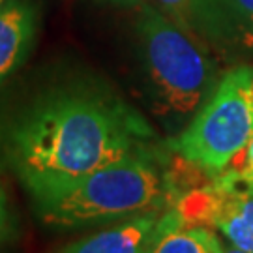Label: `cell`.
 <instances>
[{"label":"cell","instance_id":"obj_1","mask_svg":"<svg viewBox=\"0 0 253 253\" xmlns=\"http://www.w3.org/2000/svg\"><path fill=\"white\" fill-rule=\"evenodd\" d=\"M154 131L115 92L68 84L43 92L6 127L4 150L23 184L73 178L154 150Z\"/></svg>","mask_w":253,"mask_h":253},{"label":"cell","instance_id":"obj_2","mask_svg":"<svg viewBox=\"0 0 253 253\" xmlns=\"http://www.w3.org/2000/svg\"><path fill=\"white\" fill-rule=\"evenodd\" d=\"M171 174L156 150L133 154L96 171L25 184L47 225L84 227L163 210L172 199Z\"/></svg>","mask_w":253,"mask_h":253},{"label":"cell","instance_id":"obj_3","mask_svg":"<svg viewBox=\"0 0 253 253\" xmlns=\"http://www.w3.org/2000/svg\"><path fill=\"white\" fill-rule=\"evenodd\" d=\"M195 34L163 9L145 4L137 19V47L154 111L174 124L193 118L219 81L216 60Z\"/></svg>","mask_w":253,"mask_h":253},{"label":"cell","instance_id":"obj_4","mask_svg":"<svg viewBox=\"0 0 253 253\" xmlns=\"http://www.w3.org/2000/svg\"><path fill=\"white\" fill-rule=\"evenodd\" d=\"M253 137V66L219 77L208 100L171 143L186 163L210 176L225 172Z\"/></svg>","mask_w":253,"mask_h":253},{"label":"cell","instance_id":"obj_5","mask_svg":"<svg viewBox=\"0 0 253 253\" xmlns=\"http://www.w3.org/2000/svg\"><path fill=\"white\" fill-rule=\"evenodd\" d=\"M190 32L227 56H253V0H195Z\"/></svg>","mask_w":253,"mask_h":253},{"label":"cell","instance_id":"obj_6","mask_svg":"<svg viewBox=\"0 0 253 253\" xmlns=\"http://www.w3.org/2000/svg\"><path fill=\"white\" fill-rule=\"evenodd\" d=\"M40 28L34 0H4L0 4V86L25 64Z\"/></svg>","mask_w":253,"mask_h":253},{"label":"cell","instance_id":"obj_7","mask_svg":"<svg viewBox=\"0 0 253 253\" xmlns=\"http://www.w3.org/2000/svg\"><path fill=\"white\" fill-rule=\"evenodd\" d=\"M162 216V210H152L120 219L117 225L73 240L53 253H146Z\"/></svg>","mask_w":253,"mask_h":253},{"label":"cell","instance_id":"obj_8","mask_svg":"<svg viewBox=\"0 0 253 253\" xmlns=\"http://www.w3.org/2000/svg\"><path fill=\"white\" fill-rule=\"evenodd\" d=\"M146 253H223L214 229L182 221L174 208L165 212Z\"/></svg>","mask_w":253,"mask_h":253},{"label":"cell","instance_id":"obj_9","mask_svg":"<svg viewBox=\"0 0 253 253\" xmlns=\"http://www.w3.org/2000/svg\"><path fill=\"white\" fill-rule=\"evenodd\" d=\"M216 178L253 186V137L252 141L248 143V146L244 148V152L233 162V165L225 172H221L219 176H216Z\"/></svg>","mask_w":253,"mask_h":253},{"label":"cell","instance_id":"obj_10","mask_svg":"<svg viewBox=\"0 0 253 253\" xmlns=\"http://www.w3.org/2000/svg\"><path fill=\"white\" fill-rule=\"evenodd\" d=\"M162 9L169 15V17L178 23L182 28L190 30V21H191V8L195 0H158Z\"/></svg>","mask_w":253,"mask_h":253},{"label":"cell","instance_id":"obj_11","mask_svg":"<svg viewBox=\"0 0 253 253\" xmlns=\"http://www.w3.org/2000/svg\"><path fill=\"white\" fill-rule=\"evenodd\" d=\"M9 235H11V214H9L4 190L0 188V242L6 240Z\"/></svg>","mask_w":253,"mask_h":253},{"label":"cell","instance_id":"obj_12","mask_svg":"<svg viewBox=\"0 0 253 253\" xmlns=\"http://www.w3.org/2000/svg\"><path fill=\"white\" fill-rule=\"evenodd\" d=\"M223 253H250V252H244V250H240V248H236L233 244H223Z\"/></svg>","mask_w":253,"mask_h":253},{"label":"cell","instance_id":"obj_13","mask_svg":"<svg viewBox=\"0 0 253 253\" xmlns=\"http://www.w3.org/2000/svg\"><path fill=\"white\" fill-rule=\"evenodd\" d=\"M2 2H4V0H0V4H2Z\"/></svg>","mask_w":253,"mask_h":253}]
</instances>
